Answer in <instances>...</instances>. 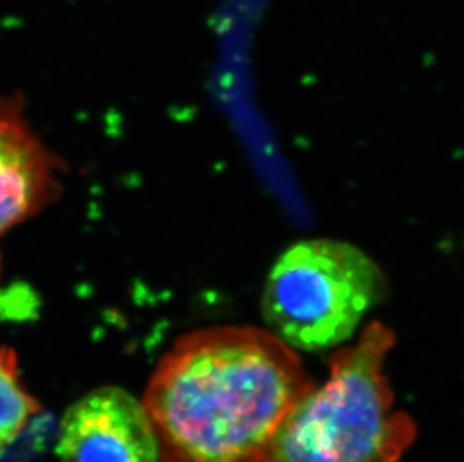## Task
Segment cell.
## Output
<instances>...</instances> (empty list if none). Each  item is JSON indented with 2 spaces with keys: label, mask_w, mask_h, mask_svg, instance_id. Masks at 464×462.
<instances>
[{
  "label": "cell",
  "mask_w": 464,
  "mask_h": 462,
  "mask_svg": "<svg viewBox=\"0 0 464 462\" xmlns=\"http://www.w3.org/2000/svg\"><path fill=\"white\" fill-rule=\"evenodd\" d=\"M40 411V404L23 384L17 354L0 347V449L11 445Z\"/></svg>",
  "instance_id": "obj_6"
},
{
  "label": "cell",
  "mask_w": 464,
  "mask_h": 462,
  "mask_svg": "<svg viewBox=\"0 0 464 462\" xmlns=\"http://www.w3.org/2000/svg\"><path fill=\"white\" fill-rule=\"evenodd\" d=\"M56 452L61 462H161L143 402L111 386L95 389L66 410Z\"/></svg>",
  "instance_id": "obj_4"
},
{
  "label": "cell",
  "mask_w": 464,
  "mask_h": 462,
  "mask_svg": "<svg viewBox=\"0 0 464 462\" xmlns=\"http://www.w3.org/2000/svg\"><path fill=\"white\" fill-rule=\"evenodd\" d=\"M61 161L32 131L20 96H0V235L50 205Z\"/></svg>",
  "instance_id": "obj_5"
},
{
  "label": "cell",
  "mask_w": 464,
  "mask_h": 462,
  "mask_svg": "<svg viewBox=\"0 0 464 462\" xmlns=\"http://www.w3.org/2000/svg\"><path fill=\"white\" fill-rule=\"evenodd\" d=\"M394 332L372 322L329 359L328 379L292 409L265 462H400L416 437L385 374Z\"/></svg>",
  "instance_id": "obj_2"
},
{
  "label": "cell",
  "mask_w": 464,
  "mask_h": 462,
  "mask_svg": "<svg viewBox=\"0 0 464 462\" xmlns=\"http://www.w3.org/2000/svg\"><path fill=\"white\" fill-rule=\"evenodd\" d=\"M313 386L298 353L271 331L207 327L162 356L141 402L161 462H265Z\"/></svg>",
  "instance_id": "obj_1"
},
{
  "label": "cell",
  "mask_w": 464,
  "mask_h": 462,
  "mask_svg": "<svg viewBox=\"0 0 464 462\" xmlns=\"http://www.w3.org/2000/svg\"><path fill=\"white\" fill-rule=\"evenodd\" d=\"M385 294V275L362 249L328 237L303 240L267 274L263 320L295 351H324L353 338Z\"/></svg>",
  "instance_id": "obj_3"
}]
</instances>
